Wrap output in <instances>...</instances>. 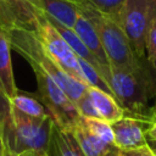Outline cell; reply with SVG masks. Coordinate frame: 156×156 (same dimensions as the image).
Here are the masks:
<instances>
[{
    "instance_id": "5b68a950",
    "label": "cell",
    "mask_w": 156,
    "mask_h": 156,
    "mask_svg": "<svg viewBox=\"0 0 156 156\" xmlns=\"http://www.w3.org/2000/svg\"><path fill=\"white\" fill-rule=\"evenodd\" d=\"M37 79V96L45 106L52 121L65 130H72L80 119L76 104L65 90L48 74L33 71Z\"/></svg>"
},
{
    "instance_id": "9c48e42d",
    "label": "cell",
    "mask_w": 156,
    "mask_h": 156,
    "mask_svg": "<svg viewBox=\"0 0 156 156\" xmlns=\"http://www.w3.org/2000/svg\"><path fill=\"white\" fill-rule=\"evenodd\" d=\"M71 132L85 156H118L119 154V147L115 143H108L91 133L82 122V117Z\"/></svg>"
},
{
    "instance_id": "2e32d148",
    "label": "cell",
    "mask_w": 156,
    "mask_h": 156,
    "mask_svg": "<svg viewBox=\"0 0 156 156\" xmlns=\"http://www.w3.org/2000/svg\"><path fill=\"white\" fill-rule=\"evenodd\" d=\"M10 105L17 111L27 116H30V117L44 118V117L50 116L45 106L38 99L37 94H33V93L22 91L18 89L16 94L10 99Z\"/></svg>"
},
{
    "instance_id": "8fae6325",
    "label": "cell",
    "mask_w": 156,
    "mask_h": 156,
    "mask_svg": "<svg viewBox=\"0 0 156 156\" xmlns=\"http://www.w3.org/2000/svg\"><path fill=\"white\" fill-rule=\"evenodd\" d=\"M46 154L48 156H85L73 133L60 128L55 122L51 128Z\"/></svg>"
},
{
    "instance_id": "9a60e30c",
    "label": "cell",
    "mask_w": 156,
    "mask_h": 156,
    "mask_svg": "<svg viewBox=\"0 0 156 156\" xmlns=\"http://www.w3.org/2000/svg\"><path fill=\"white\" fill-rule=\"evenodd\" d=\"M88 93L91 98L93 105L95 107L99 118L108 123H112L126 115L124 110L121 107V105L117 102L113 95L94 87H89Z\"/></svg>"
},
{
    "instance_id": "d6986e66",
    "label": "cell",
    "mask_w": 156,
    "mask_h": 156,
    "mask_svg": "<svg viewBox=\"0 0 156 156\" xmlns=\"http://www.w3.org/2000/svg\"><path fill=\"white\" fill-rule=\"evenodd\" d=\"M82 122L95 135L100 136L101 139H104L108 143H115L111 123H108L101 118H85V117H82Z\"/></svg>"
},
{
    "instance_id": "cb8c5ba5",
    "label": "cell",
    "mask_w": 156,
    "mask_h": 156,
    "mask_svg": "<svg viewBox=\"0 0 156 156\" xmlns=\"http://www.w3.org/2000/svg\"><path fill=\"white\" fill-rule=\"evenodd\" d=\"M146 143L156 152V122L151 123L146 129Z\"/></svg>"
},
{
    "instance_id": "4fadbf2b",
    "label": "cell",
    "mask_w": 156,
    "mask_h": 156,
    "mask_svg": "<svg viewBox=\"0 0 156 156\" xmlns=\"http://www.w3.org/2000/svg\"><path fill=\"white\" fill-rule=\"evenodd\" d=\"M49 18V17H48ZM49 21L55 26V28L58 30V33L63 37V39L68 43V45L71 46V49L74 51V54L79 57V58H82V60H84V61H87L89 65H91L101 76H102V78L106 80V82H108V78H110V67H105V66H102L98 60H96V57L89 51V49L85 46V44L80 40V38L76 34V32L73 30V29H69V28H66V27H63V26H61L60 23H57V22H55V21H52V20H50L49 18ZM108 84V83H107ZM110 87V85H108Z\"/></svg>"
},
{
    "instance_id": "484cf974",
    "label": "cell",
    "mask_w": 156,
    "mask_h": 156,
    "mask_svg": "<svg viewBox=\"0 0 156 156\" xmlns=\"http://www.w3.org/2000/svg\"><path fill=\"white\" fill-rule=\"evenodd\" d=\"M6 156H48L46 151H37V150H26L15 154H7Z\"/></svg>"
},
{
    "instance_id": "83f0119b",
    "label": "cell",
    "mask_w": 156,
    "mask_h": 156,
    "mask_svg": "<svg viewBox=\"0 0 156 156\" xmlns=\"http://www.w3.org/2000/svg\"><path fill=\"white\" fill-rule=\"evenodd\" d=\"M28 1H29V2H30V4H32L37 10H39V11H40V0H28Z\"/></svg>"
},
{
    "instance_id": "ffe728a7",
    "label": "cell",
    "mask_w": 156,
    "mask_h": 156,
    "mask_svg": "<svg viewBox=\"0 0 156 156\" xmlns=\"http://www.w3.org/2000/svg\"><path fill=\"white\" fill-rule=\"evenodd\" d=\"M145 54L147 61L154 66V63L156 62V17L152 20L146 34Z\"/></svg>"
},
{
    "instance_id": "f546056e",
    "label": "cell",
    "mask_w": 156,
    "mask_h": 156,
    "mask_svg": "<svg viewBox=\"0 0 156 156\" xmlns=\"http://www.w3.org/2000/svg\"><path fill=\"white\" fill-rule=\"evenodd\" d=\"M154 68H155V72H156V62L154 63Z\"/></svg>"
},
{
    "instance_id": "ba28073f",
    "label": "cell",
    "mask_w": 156,
    "mask_h": 156,
    "mask_svg": "<svg viewBox=\"0 0 156 156\" xmlns=\"http://www.w3.org/2000/svg\"><path fill=\"white\" fill-rule=\"evenodd\" d=\"M150 124L146 121L124 115L111 123L115 144L119 149H133L146 145V129Z\"/></svg>"
},
{
    "instance_id": "4316f807",
    "label": "cell",
    "mask_w": 156,
    "mask_h": 156,
    "mask_svg": "<svg viewBox=\"0 0 156 156\" xmlns=\"http://www.w3.org/2000/svg\"><path fill=\"white\" fill-rule=\"evenodd\" d=\"M150 118H151L152 123L156 122V95H155V102L150 108Z\"/></svg>"
},
{
    "instance_id": "e0dca14e",
    "label": "cell",
    "mask_w": 156,
    "mask_h": 156,
    "mask_svg": "<svg viewBox=\"0 0 156 156\" xmlns=\"http://www.w3.org/2000/svg\"><path fill=\"white\" fill-rule=\"evenodd\" d=\"M79 65H80V68H82V72H83V77L85 79V83L88 87H94V88H98V89H101L108 94L112 95V91L107 84V82L102 78V76L91 66L89 65L87 61L79 58Z\"/></svg>"
},
{
    "instance_id": "8992f818",
    "label": "cell",
    "mask_w": 156,
    "mask_h": 156,
    "mask_svg": "<svg viewBox=\"0 0 156 156\" xmlns=\"http://www.w3.org/2000/svg\"><path fill=\"white\" fill-rule=\"evenodd\" d=\"M155 17L156 0H127L119 12L118 23L140 58H146V34Z\"/></svg>"
},
{
    "instance_id": "52a82bcc",
    "label": "cell",
    "mask_w": 156,
    "mask_h": 156,
    "mask_svg": "<svg viewBox=\"0 0 156 156\" xmlns=\"http://www.w3.org/2000/svg\"><path fill=\"white\" fill-rule=\"evenodd\" d=\"M34 34L37 35L46 52L55 60V62L62 69H65L73 78L87 85L78 56L74 54L68 43L63 39V37L58 33L55 26L43 12H40L38 16V23Z\"/></svg>"
},
{
    "instance_id": "7402d4cb",
    "label": "cell",
    "mask_w": 156,
    "mask_h": 156,
    "mask_svg": "<svg viewBox=\"0 0 156 156\" xmlns=\"http://www.w3.org/2000/svg\"><path fill=\"white\" fill-rule=\"evenodd\" d=\"M118 156H156V152L146 144L133 149H119Z\"/></svg>"
},
{
    "instance_id": "30bf717a",
    "label": "cell",
    "mask_w": 156,
    "mask_h": 156,
    "mask_svg": "<svg viewBox=\"0 0 156 156\" xmlns=\"http://www.w3.org/2000/svg\"><path fill=\"white\" fill-rule=\"evenodd\" d=\"M40 11L61 26L73 29L80 11L79 5L72 0H40Z\"/></svg>"
},
{
    "instance_id": "7a4b0ae2",
    "label": "cell",
    "mask_w": 156,
    "mask_h": 156,
    "mask_svg": "<svg viewBox=\"0 0 156 156\" xmlns=\"http://www.w3.org/2000/svg\"><path fill=\"white\" fill-rule=\"evenodd\" d=\"M9 37L11 48L30 65L33 71H40L48 74L65 90L69 99L77 104L89 87L62 69L46 52L34 32L26 30L23 28H13L9 32Z\"/></svg>"
},
{
    "instance_id": "277c9868",
    "label": "cell",
    "mask_w": 156,
    "mask_h": 156,
    "mask_svg": "<svg viewBox=\"0 0 156 156\" xmlns=\"http://www.w3.org/2000/svg\"><path fill=\"white\" fill-rule=\"evenodd\" d=\"M54 121L50 116L35 118L11 106V118L5 132L9 154L26 150L46 151Z\"/></svg>"
},
{
    "instance_id": "44dd1931",
    "label": "cell",
    "mask_w": 156,
    "mask_h": 156,
    "mask_svg": "<svg viewBox=\"0 0 156 156\" xmlns=\"http://www.w3.org/2000/svg\"><path fill=\"white\" fill-rule=\"evenodd\" d=\"M77 108H78V112L82 117H85V118H99L96 111H95V107L93 105V101H91V98L88 93V89L87 91L82 95V98L77 101L76 104Z\"/></svg>"
},
{
    "instance_id": "7c38bea8",
    "label": "cell",
    "mask_w": 156,
    "mask_h": 156,
    "mask_svg": "<svg viewBox=\"0 0 156 156\" xmlns=\"http://www.w3.org/2000/svg\"><path fill=\"white\" fill-rule=\"evenodd\" d=\"M0 4L18 28L35 32L38 16L41 11L37 10L28 0H0Z\"/></svg>"
},
{
    "instance_id": "f1b7e54d",
    "label": "cell",
    "mask_w": 156,
    "mask_h": 156,
    "mask_svg": "<svg viewBox=\"0 0 156 156\" xmlns=\"http://www.w3.org/2000/svg\"><path fill=\"white\" fill-rule=\"evenodd\" d=\"M72 1H76V2H83V1H85V0H72Z\"/></svg>"
},
{
    "instance_id": "d4e9b609",
    "label": "cell",
    "mask_w": 156,
    "mask_h": 156,
    "mask_svg": "<svg viewBox=\"0 0 156 156\" xmlns=\"http://www.w3.org/2000/svg\"><path fill=\"white\" fill-rule=\"evenodd\" d=\"M7 154H9V150H7L6 138H5V130H4V126L0 121V156H6Z\"/></svg>"
},
{
    "instance_id": "5bb4252c",
    "label": "cell",
    "mask_w": 156,
    "mask_h": 156,
    "mask_svg": "<svg viewBox=\"0 0 156 156\" xmlns=\"http://www.w3.org/2000/svg\"><path fill=\"white\" fill-rule=\"evenodd\" d=\"M73 30L76 32V34L80 38V40L85 44V46L89 49V51L96 57V60L105 67H110V62L108 58L106 56V52L104 50V46L100 41L99 34L95 30L94 26L90 23V21L80 12Z\"/></svg>"
},
{
    "instance_id": "3957f363",
    "label": "cell",
    "mask_w": 156,
    "mask_h": 156,
    "mask_svg": "<svg viewBox=\"0 0 156 156\" xmlns=\"http://www.w3.org/2000/svg\"><path fill=\"white\" fill-rule=\"evenodd\" d=\"M78 5L79 11L90 21L98 32L110 66L133 69L138 67L144 60H146L136 56L118 21L100 13L87 1L78 2Z\"/></svg>"
},
{
    "instance_id": "ac0fdd59",
    "label": "cell",
    "mask_w": 156,
    "mask_h": 156,
    "mask_svg": "<svg viewBox=\"0 0 156 156\" xmlns=\"http://www.w3.org/2000/svg\"><path fill=\"white\" fill-rule=\"evenodd\" d=\"M90 6L98 10L100 13L118 21L119 12L127 0H85Z\"/></svg>"
},
{
    "instance_id": "603a6c76",
    "label": "cell",
    "mask_w": 156,
    "mask_h": 156,
    "mask_svg": "<svg viewBox=\"0 0 156 156\" xmlns=\"http://www.w3.org/2000/svg\"><path fill=\"white\" fill-rule=\"evenodd\" d=\"M13 28H18V27L16 26V23L13 22V20L10 17V15L6 12V10L4 9V6L0 4V32L9 33Z\"/></svg>"
},
{
    "instance_id": "6da1fadb",
    "label": "cell",
    "mask_w": 156,
    "mask_h": 156,
    "mask_svg": "<svg viewBox=\"0 0 156 156\" xmlns=\"http://www.w3.org/2000/svg\"><path fill=\"white\" fill-rule=\"evenodd\" d=\"M147 58L133 69L110 66L108 85L112 95L124 110L126 116L151 122L149 100L156 95V80L151 74Z\"/></svg>"
}]
</instances>
